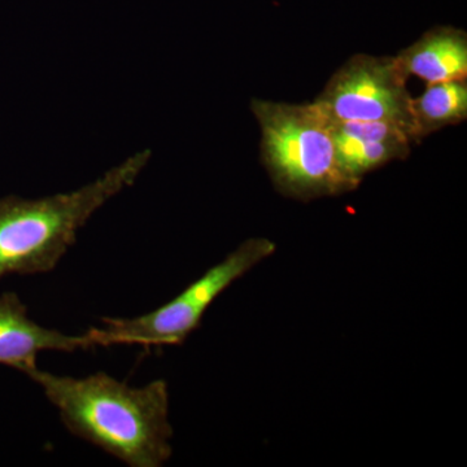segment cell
<instances>
[{
    "mask_svg": "<svg viewBox=\"0 0 467 467\" xmlns=\"http://www.w3.org/2000/svg\"><path fill=\"white\" fill-rule=\"evenodd\" d=\"M57 409L64 426L77 438L131 467H161L173 454L165 380L131 387L109 374L85 378L30 371Z\"/></svg>",
    "mask_w": 467,
    "mask_h": 467,
    "instance_id": "1",
    "label": "cell"
},
{
    "mask_svg": "<svg viewBox=\"0 0 467 467\" xmlns=\"http://www.w3.org/2000/svg\"><path fill=\"white\" fill-rule=\"evenodd\" d=\"M340 165L349 177L362 178L410 155L413 138L405 129L386 122L331 121Z\"/></svg>",
    "mask_w": 467,
    "mask_h": 467,
    "instance_id": "7",
    "label": "cell"
},
{
    "mask_svg": "<svg viewBox=\"0 0 467 467\" xmlns=\"http://www.w3.org/2000/svg\"><path fill=\"white\" fill-rule=\"evenodd\" d=\"M92 348L88 335H67L34 322L26 304L15 292L0 295V365L24 374L38 368L36 358L43 350L75 352Z\"/></svg>",
    "mask_w": 467,
    "mask_h": 467,
    "instance_id": "6",
    "label": "cell"
},
{
    "mask_svg": "<svg viewBox=\"0 0 467 467\" xmlns=\"http://www.w3.org/2000/svg\"><path fill=\"white\" fill-rule=\"evenodd\" d=\"M261 130V159L276 192L301 202L339 196L359 182L344 171L331 119L316 106L252 100Z\"/></svg>",
    "mask_w": 467,
    "mask_h": 467,
    "instance_id": "3",
    "label": "cell"
},
{
    "mask_svg": "<svg viewBox=\"0 0 467 467\" xmlns=\"http://www.w3.org/2000/svg\"><path fill=\"white\" fill-rule=\"evenodd\" d=\"M414 142L447 126L459 125L467 119L466 79L427 84L426 90L411 98Z\"/></svg>",
    "mask_w": 467,
    "mask_h": 467,
    "instance_id": "9",
    "label": "cell"
},
{
    "mask_svg": "<svg viewBox=\"0 0 467 467\" xmlns=\"http://www.w3.org/2000/svg\"><path fill=\"white\" fill-rule=\"evenodd\" d=\"M395 57L408 78L416 76L427 84L466 79L467 34L459 27L435 26Z\"/></svg>",
    "mask_w": 467,
    "mask_h": 467,
    "instance_id": "8",
    "label": "cell"
},
{
    "mask_svg": "<svg viewBox=\"0 0 467 467\" xmlns=\"http://www.w3.org/2000/svg\"><path fill=\"white\" fill-rule=\"evenodd\" d=\"M408 77L395 57L356 54L313 103L331 121L386 122L413 130Z\"/></svg>",
    "mask_w": 467,
    "mask_h": 467,
    "instance_id": "5",
    "label": "cell"
},
{
    "mask_svg": "<svg viewBox=\"0 0 467 467\" xmlns=\"http://www.w3.org/2000/svg\"><path fill=\"white\" fill-rule=\"evenodd\" d=\"M150 159V150H140L75 192L41 199L0 198V279L54 270L79 230L137 181Z\"/></svg>",
    "mask_w": 467,
    "mask_h": 467,
    "instance_id": "2",
    "label": "cell"
},
{
    "mask_svg": "<svg viewBox=\"0 0 467 467\" xmlns=\"http://www.w3.org/2000/svg\"><path fill=\"white\" fill-rule=\"evenodd\" d=\"M275 250L276 244L270 239H247L165 306L140 317L101 318L103 327L91 328L86 335L92 347L181 346L199 328L213 301Z\"/></svg>",
    "mask_w": 467,
    "mask_h": 467,
    "instance_id": "4",
    "label": "cell"
}]
</instances>
